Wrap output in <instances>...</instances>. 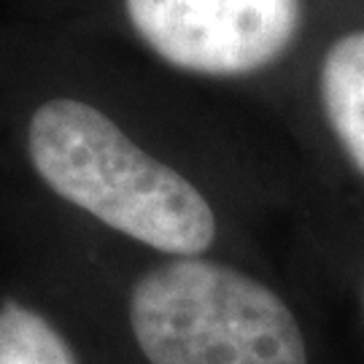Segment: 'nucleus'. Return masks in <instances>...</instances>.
<instances>
[{
  "mask_svg": "<svg viewBox=\"0 0 364 364\" xmlns=\"http://www.w3.org/2000/svg\"><path fill=\"white\" fill-rule=\"evenodd\" d=\"M22 154L54 197L162 257H205L219 216L181 168L78 95H49L22 124Z\"/></svg>",
  "mask_w": 364,
  "mask_h": 364,
  "instance_id": "1",
  "label": "nucleus"
},
{
  "mask_svg": "<svg viewBox=\"0 0 364 364\" xmlns=\"http://www.w3.org/2000/svg\"><path fill=\"white\" fill-rule=\"evenodd\" d=\"M127 318L149 364H308L287 299L208 257H173L138 275Z\"/></svg>",
  "mask_w": 364,
  "mask_h": 364,
  "instance_id": "2",
  "label": "nucleus"
},
{
  "mask_svg": "<svg viewBox=\"0 0 364 364\" xmlns=\"http://www.w3.org/2000/svg\"><path fill=\"white\" fill-rule=\"evenodd\" d=\"M135 41L176 73L246 81L287 57L305 0H119Z\"/></svg>",
  "mask_w": 364,
  "mask_h": 364,
  "instance_id": "3",
  "label": "nucleus"
},
{
  "mask_svg": "<svg viewBox=\"0 0 364 364\" xmlns=\"http://www.w3.org/2000/svg\"><path fill=\"white\" fill-rule=\"evenodd\" d=\"M318 103L332 138L364 178V27L326 46L318 65Z\"/></svg>",
  "mask_w": 364,
  "mask_h": 364,
  "instance_id": "4",
  "label": "nucleus"
},
{
  "mask_svg": "<svg viewBox=\"0 0 364 364\" xmlns=\"http://www.w3.org/2000/svg\"><path fill=\"white\" fill-rule=\"evenodd\" d=\"M0 364H78L63 332L19 299L0 302Z\"/></svg>",
  "mask_w": 364,
  "mask_h": 364,
  "instance_id": "5",
  "label": "nucleus"
}]
</instances>
